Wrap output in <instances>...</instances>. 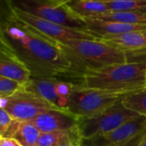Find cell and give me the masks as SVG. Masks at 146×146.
Returning <instances> with one entry per match:
<instances>
[{
  "mask_svg": "<svg viewBox=\"0 0 146 146\" xmlns=\"http://www.w3.org/2000/svg\"><path fill=\"white\" fill-rule=\"evenodd\" d=\"M9 46L25 63L32 78L81 75L84 70L55 42L22 23L13 15L4 23Z\"/></svg>",
  "mask_w": 146,
  "mask_h": 146,
  "instance_id": "6da1fadb",
  "label": "cell"
},
{
  "mask_svg": "<svg viewBox=\"0 0 146 146\" xmlns=\"http://www.w3.org/2000/svg\"><path fill=\"white\" fill-rule=\"evenodd\" d=\"M79 85L87 89L131 94L146 89V64L140 63L116 64L86 69Z\"/></svg>",
  "mask_w": 146,
  "mask_h": 146,
  "instance_id": "7a4b0ae2",
  "label": "cell"
},
{
  "mask_svg": "<svg viewBox=\"0 0 146 146\" xmlns=\"http://www.w3.org/2000/svg\"><path fill=\"white\" fill-rule=\"evenodd\" d=\"M58 46L84 71L90 68H100L127 62L125 52L99 39L70 40Z\"/></svg>",
  "mask_w": 146,
  "mask_h": 146,
  "instance_id": "3957f363",
  "label": "cell"
},
{
  "mask_svg": "<svg viewBox=\"0 0 146 146\" xmlns=\"http://www.w3.org/2000/svg\"><path fill=\"white\" fill-rule=\"evenodd\" d=\"M12 10L64 26L88 30L83 18L73 13L62 0H11Z\"/></svg>",
  "mask_w": 146,
  "mask_h": 146,
  "instance_id": "277c9868",
  "label": "cell"
},
{
  "mask_svg": "<svg viewBox=\"0 0 146 146\" xmlns=\"http://www.w3.org/2000/svg\"><path fill=\"white\" fill-rule=\"evenodd\" d=\"M126 95L128 94L87 89L76 84L68 99L66 109L81 119L91 118L108 109Z\"/></svg>",
  "mask_w": 146,
  "mask_h": 146,
  "instance_id": "5b68a950",
  "label": "cell"
},
{
  "mask_svg": "<svg viewBox=\"0 0 146 146\" xmlns=\"http://www.w3.org/2000/svg\"><path fill=\"white\" fill-rule=\"evenodd\" d=\"M139 114L124 106L121 100L91 118H80L78 131L82 139L107 134Z\"/></svg>",
  "mask_w": 146,
  "mask_h": 146,
  "instance_id": "8992f818",
  "label": "cell"
},
{
  "mask_svg": "<svg viewBox=\"0 0 146 146\" xmlns=\"http://www.w3.org/2000/svg\"><path fill=\"white\" fill-rule=\"evenodd\" d=\"M0 107L4 108L13 119L19 121H30L46 111L64 110L24 88L11 96L0 98Z\"/></svg>",
  "mask_w": 146,
  "mask_h": 146,
  "instance_id": "52a82bcc",
  "label": "cell"
},
{
  "mask_svg": "<svg viewBox=\"0 0 146 146\" xmlns=\"http://www.w3.org/2000/svg\"><path fill=\"white\" fill-rule=\"evenodd\" d=\"M13 16L22 23L27 24L39 34L47 38L48 40L61 44L70 40H97L95 35L89 30L74 29L64 26L53 22H50L40 17H34L19 11H13Z\"/></svg>",
  "mask_w": 146,
  "mask_h": 146,
  "instance_id": "ba28073f",
  "label": "cell"
},
{
  "mask_svg": "<svg viewBox=\"0 0 146 146\" xmlns=\"http://www.w3.org/2000/svg\"><path fill=\"white\" fill-rule=\"evenodd\" d=\"M75 87V84L61 80L58 78L31 77L24 85L25 90L38 95L64 110H67L68 99Z\"/></svg>",
  "mask_w": 146,
  "mask_h": 146,
  "instance_id": "9c48e42d",
  "label": "cell"
},
{
  "mask_svg": "<svg viewBox=\"0 0 146 146\" xmlns=\"http://www.w3.org/2000/svg\"><path fill=\"white\" fill-rule=\"evenodd\" d=\"M146 130V117L138 115L115 130L90 139H82L81 146H110L126 143Z\"/></svg>",
  "mask_w": 146,
  "mask_h": 146,
  "instance_id": "30bf717a",
  "label": "cell"
},
{
  "mask_svg": "<svg viewBox=\"0 0 146 146\" xmlns=\"http://www.w3.org/2000/svg\"><path fill=\"white\" fill-rule=\"evenodd\" d=\"M80 118L64 110H50L44 112L30 120L40 133L69 131L78 128Z\"/></svg>",
  "mask_w": 146,
  "mask_h": 146,
  "instance_id": "8fae6325",
  "label": "cell"
},
{
  "mask_svg": "<svg viewBox=\"0 0 146 146\" xmlns=\"http://www.w3.org/2000/svg\"><path fill=\"white\" fill-rule=\"evenodd\" d=\"M0 76L25 85L31 78V72L25 63L10 47L0 44Z\"/></svg>",
  "mask_w": 146,
  "mask_h": 146,
  "instance_id": "7c38bea8",
  "label": "cell"
},
{
  "mask_svg": "<svg viewBox=\"0 0 146 146\" xmlns=\"http://www.w3.org/2000/svg\"><path fill=\"white\" fill-rule=\"evenodd\" d=\"M87 29L97 38L130 32H144L146 24H131L116 22L102 21L94 18H83Z\"/></svg>",
  "mask_w": 146,
  "mask_h": 146,
  "instance_id": "4fadbf2b",
  "label": "cell"
},
{
  "mask_svg": "<svg viewBox=\"0 0 146 146\" xmlns=\"http://www.w3.org/2000/svg\"><path fill=\"white\" fill-rule=\"evenodd\" d=\"M99 40L125 52L146 48V36L143 32H130L114 35H107Z\"/></svg>",
  "mask_w": 146,
  "mask_h": 146,
  "instance_id": "5bb4252c",
  "label": "cell"
},
{
  "mask_svg": "<svg viewBox=\"0 0 146 146\" xmlns=\"http://www.w3.org/2000/svg\"><path fill=\"white\" fill-rule=\"evenodd\" d=\"M40 135V131L30 121L13 119L9 130L4 137L15 139L21 146H37Z\"/></svg>",
  "mask_w": 146,
  "mask_h": 146,
  "instance_id": "9a60e30c",
  "label": "cell"
},
{
  "mask_svg": "<svg viewBox=\"0 0 146 146\" xmlns=\"http://www.w3.org/2000/svg\"><path fill=\"white\" fill-rule=\"evenodd\" d=\"M82 137L78 128L40 133L37 146H81Z\"/></svg>",
  "mask_w": 146,
  "mask_h": 146,
  "instance_id": "2e32d148",
  "label": "cell"
},
{
  "mask_svg": "<svg viewBox=\"0 0 146 146\" xmlns=\"http://www.w3.org/2000/svg\"><path fill=\"white\" fill-rule=\"evenodd\" d=\"M65 4L73 13L81 18H90L108 12L106 4L97 0H69Z\"/></svg>",
  "mask_w": 146,
  "mask_h": 146,
  "instance_id": "e0dca14e",
  "label": "cell"
},
{
  "mask_svg": "<svg viewBox=\"0 0 146 146\" xmlns=\"http://www.w3.org/2000/svg\"><path fill=\"white\" fill-rule=\"evenodd\" d=\"M90 18L123 23L146 24V15L143 11H108Z\"/></svg>",
  "mask_w": 146,
  "mask_h": 146,
  "instance_id": "ac0fdd59",
  "label": "cell"
},
{
  "mask_svg": "<svg viewBox=\"0 0 146 146\" xmlns=\"http://www.w3.org/2000/svg\"><path fill=\"white\" fill-rule=\"evenodd\" d=\"M121 102L128 109L146 117V90L128 94L121 99Z\"/></svg>",
  "mask_w": 146,
  "mask_h": 146,
  "instance_id": "d6986e66",
  "label": "cell"
},
{
  "mask_svg": "<svg viewBox=\"0 0 146 146\" xmlns=\"http://www.w3.org/2000/svg\"><path fill=\"white\" fill-rule=\"evenodd\" d=\"M108 11H145L146 0H117L104 2Z\"/></svg>",
  "mask_w": 146,
  "mask_h": 146,
  "instance_id": "ffe728a7",
  "label": "cell"
},
{
  "mask_svg": "<svg viewBox=\"0 0 146 146\" xmlns=\"http://www.w3.org/2000/svg\"><path fill=\"white\" fill-rule=\"evenodd\" d=\"M23 88L24 86L20 83L0 76V98L11 96L17 90Z\"/></svg>",
  "mask_w": 146,
  "mask_h": 146,
  "instance_id": "44dd1931",
  "label": "cell"
},
{
  "mask_svg": "<svg viewBox=\"0 0 146 146\" xmlns=\"http://www.w3.org/2000/svg\"><path fill=\"white\" fill-rule=\"evenodd\" d=\"M12 121L13 118L11 115L4 108L0 107V134L2 137L6 134Z\"/></svg>",
  "mask_w": 146,
  "mask_h": 146,
  "instance_id": "7402d4cb",
  "label": "cell"
},
{
  "mask_svg": "<svg viewBox=\"0 0 146 146\" xmlns=\"http://www.w3.org/2000/svg\"><path fill=\"white\" fill-rule=\"evenodd\" d=\"M0 14L6 19L13 15L11 0H0Z\"/></svg>",
  "mask_w": 146,
  "mask_h": 146,
  "instance_id": "603a6c76",
  "label": "cell"
},
{
  "mask_svg": "<svg viewBox=\"0 0 146 146\" xmlns=\"http://www.w3.org/2000/svg\"><path fill=\"white\" fill-rule=\"evenodd\" d=\"M146 135V130H144L143 131H142L141 133H139L138 135H137L136 137H134L132 139H131L130 141L124 143H120V144H114V145H110V146H138L140 144V143L142 142V140L143 139V137Z\"/></svg>",
  "mask_w": 146,
  "mask_h": 146,
  "instance_id": "cb8c5ba5",
  "label": "cell"
},
{
  "mask_svg": "<svg viewBox=\"0 0 146 146\" xmlns=\"http://www.w3.org/2000/svg\"><path fill=\"white\" fill-rule=\"evenodd\" d=\"M5 20H6V18H5L1 14H0V44L10 47L8 45V42L6 40V38L5 36V33H4V23H5Z\"/></svg>",
  "mask_w": 146,
  "mask_h": 146,
  "instance_id": "d4e9b609",
  "label": "cell"
},
{
  "mask_svg": "<svg viewBox=\"0 0 146 146\" xmlns=\"http://www.w3.org/2000/svg\"><path fill=\"white\" fill-rule=\"evenodd\" d=\"M0 146H21L20 143L11 137H2L0 138Z\"/></svg>",
  "mask_w": 146,
  "mask_h": 146,
  "instance_id": "484cf974",
  "label": "cell"
},
{
  "mask_svg": "<svg viewBox=\"0 0 146 146\" xmlns=\"http://www.w3.org/2000/svg\"><path fill=\"white\" fill-rule=\"evenodd\" d=\"M138 146H146V135H145V137H143V139L142 140V142L140 143V144Z\"/></svg>",
  "mask_w": 146,
  "mask_h": 146,
  "instance_id": "4316f807",
  "label": "cell"
},
{
  "mask_svg": "<svg viewBox=\"0 0 146 146\" xmlns=\"http://www.w3.org/2000/svg\"><path fill=\"white\" fill-rule=\"evenodd\" d=\"M97 1H102V2H107V1H117V0H97Z\"/></svg>",
  "mask_w": 146,
  "mask_h": 146,
  "instance_id": "83f0119b",
  "label": "cell"
},
{
  "mask_svg": "<svg viewBox=\"0 0 146 146\" xmlns=\"http://www.w3.org/2000/svg\"><path fill=\"white\" fill-rule=\"evenodd\" d=\"M62 1H63V2H64V3H65V2H67V1H69V0H62Z\"/></svg>",
  "mask_w": 146,
  "mask_h": 146,
  "instance_id": "f1b7e54d",
  "label": "cell"
},
{
  "mask_svg": "<svg viewBox=\"0 0 146 146\" xmlns=\"http://www.w3.org/2000/svg\"><path fill=\"white\" fill-rule=\"evenodd\" d=\"M143 34H144V35L146 36V31H144V32H143Z\"/></svg>",
  "mask_w": 146,
  "mask_h": 146,
  "instance_id": "f546056e",
  "label": "cell"
},
{
  "mask_svg": "<svg viewBox=\"0 0 146 146\" xmlns=\"http://www.w3.org/2000/svg\"><path fill=\"white\" fill-rule=\"evenodd\" d=\"M2 137V136H1V134H0V138H1Z\"/></svg>",
  "mask_w": 146,
  "mask_h": 146,
  "instance_id": "4dcf8cb0",
  "label": "cell"
},
{
  "mask_svg": "<svg viewBox=\"0 0 146 146\" xmlns=\"http://www.w3.org/2000/svg\"><path fill=\"white\" fill-rule=\"evenodd\" d=\"M143 12H144V13H145V15H146V11H143Z\"/></svg>",
  "mask_w": 146,
  "mask_h": 146,
  "instance_id": "1f68e13d",
  "label": "cell"
},
{
  "mask_svg": "<svg viewBox=\"0 0 146 146\" xmlns=\"http://www.w3.org/2000/svg\"><path fill=\"white\" fill-rule=\"evenodd\" d=\"M145 90H146V89H145Z\"/></svg>",
  "mask_w": 146,
  "mask_h": 146,
  "instance_id": "d6a6232c",
  "label": "cell"
}]
</instances>
